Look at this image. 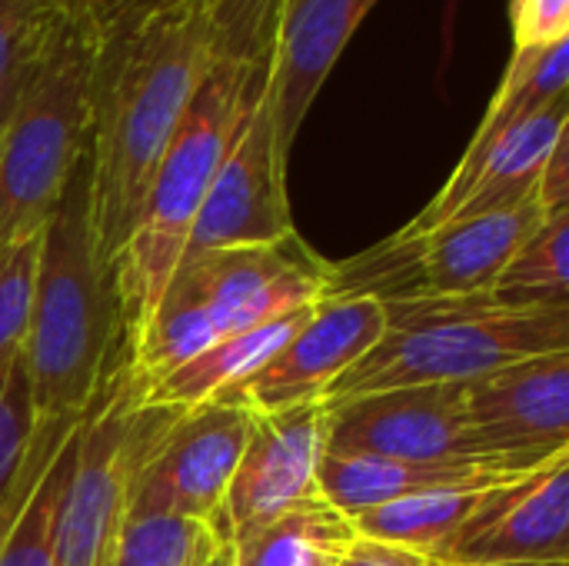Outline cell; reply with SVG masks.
Segmentation results:
<instances>
[{"instance_id":"28","label":"cell","mask_w":569,"mask_h":566,"mask_svg":"<svg viewBox=\"0 0 569 566\" xmlns=\"http://www.w3.org/2000/svg\"><path fill=\"white\" fill-rule=\"evenodd\" d=\"M513 53L569 40V0H513Z\"/></svg>"},{"instance_id":"22","label":"cell","mask_w":569,"mask_h":566,"mask_svg":"<svg viewBox=\"0 0 569 566\" xmlns=\"http://www.w3.org/2000/svg\"><path fill=\"white\" fill-rule=\"evenodd\" d=\"M493 490L497 487L407 497V500H393V504L363 510L350 520L360 537L400 544V547H410V550L430 557L450 534H457L483 507V500Z\"/></svg>"},{"instance_id":"18","label":"cell","mask_w":569,"mask_h":566,"mask_svg":"<svg viewBox=\"0 0 569 566\" xmlns=\"http://www.w3.org/2000/svg\"><path fill=\"white\" fill-rule=\"evenodd\" d=\"M310 314H313V307L267 320V324L240 330L233 337H223L150 384H140V387L123 384L127 400L133 407H153V410H180V414L197 410V407L223 397L227 390L240 387L247 377H253L307 324Z\"/></svg>"},{"instance_id":"15","label":"cell","mask_w":569,"mask_h":566,"mask_svg":"<svg viewBox=\"0 0 569 566\" xmlns=\"http://www.w3.org/2000/svg\"><path fill=\"white\" fill-rule=\"evenodd\" d=\"M373 7L377 0H277L270 90L283 157H290L297 130L323 80Z\"/></svg>"},{"instance_id":"27","label":"cell","mask_w":569,"mask_h":566,"mask_svg":"<svg viewBox=\"0 0 569 566\" xmlns=\"http://www.w3.org/2000/svg\"><path fill=\"white\" fill-rule=\"evenodd\" d=\"M40 237L20 240L0 250V364L20 357L33 307L37 264H40Z\"/></svg>"},{"instance_id":"13","label":"cell","mask_w":569,"mask_h":566,"mask_svg":"<svg viewBox=\"0 0 569 566\" xmlns=\"http://www.w3.org/2000/svg\"><path fill=\"white\" fill-rule=\"evenodd\" d=\"M427 560L457 566L569 560V450L497 487Z\"/></svg>"},{"instance_id":"21","label":"cell","mask_w":569,"mask_h":566,"mask_svg":"<svg viewBox=\"0 0 569 566\" xmlns=\"http://www.w3.org/2000/svg\"><path fill=\"white\" fill-rule=\"evenodd\" d=\"M353 537V520L323 497H313L233 537L227 547L233 566H340Z\"/></svg>"},{"instance_id":"26","label":"cell","mask_w":569,"mask_h":566,"mask_svg":"<svg viewBox=\"0 0 569 566\" xmlns=\"http://www.w3.org/2000/svg\"><path fill=\"white\" fill-rule=\"evenodd\" d=\"M80 17V0H0V87L23 80Z\"/></svg>"},{"instance_id":"3","label":"cell","mask_w":569,"mask_h":566,"mask_svg":"<svg viewBox=\"0 0 569 566\" xmlns=\"http://www.w3.org/2000/svg\"><path fill=\"white\" fill-rule=\"evenodd\" d=\"M120 344V304L113 274L93 254L80 163L43 227L33 307L20 350L40 424L83 420L123 370V360H117Z\"/></svg>"},{"instance_id":"2","label":"cell","mask_w":569,"mask_h":566,"mask_svg":"<svg viewBox=\"0 0 569 566\" xmlns=\"http://www.w3.org/2000/svg\"><path fill=\"white\" fill-rule=\"evenodd\" d=\"M277 0H227L213 60L153 173L143 210L113 264L123 357L183 260L193 220L273 60Z\"/></svg>"},{"instance_id":"23","label":"cell","mask_w":569,"mask_h":566,"mask_svg":"<svg viewBox=\"0 0 569 566\" xmlns=\"http://www.w3.org/2000/svg\"><path fill=\"white\" fill-rule=\"evenodd\" d=\"M77 430L53 454L43 477L33 484V490L27 494V500L20 504L13 520L3 527V534H0V566H57L53 564V540H57L60 504H63V494H67L70 474H73Z\"/></svg>"},{"instance_id":"32","label":"cell","mask_w":569,"mask_h":566,"mask_svg":"<svg viewBox=\"0 0 569 566\" xmlns=\"http://www.w3.org/2000/svg\"><path fill=\"white\" fill-rule=\"evenodd\" d=\"M20 83H23V80H17V83H10V87H0V133H3V123H7V117H10V110H13V100H17Z\"/></svg>"},{"instance_id":"9","label":"cell","mask_w":569,"mask_h":566,"mask_svg":"<svg viewBox=\"0 0 569 566\" xmlns=\"http://www.w3.org/2000/svg\"><path fill=\"white\" fill-rule=\"evenodd\" d=\"M297 237L287 207V157L277 143L270 70L220 160L183 254L270 247Z\"/></svg>"},{"instance_id":"14","label":"cell","mask_w":569,"mask_h":566,"mask_svg":"<svg viewBox=\"0 0 569 566\" xmlns=\"http://www.w3.org/2000/svg\"><path fill=\"white\" fill-rule=\"evenodd\" d=\"M463 394L467 417L490 450L533 460L569 450V350L477 377Z\"/></svg>"},{"instance_id":"24","label":"cell","mask_w":569,"mask_h":566,"mask_svg":"<svg viewBox=\"0 0 569 566\" xmlns=\"http://www.w3.org/2000/svg\"><path fill=\"white\" fill-rule=\"evenodd\" d=\"M569 210L547 214L543 224L510 257L493 290L510 304H569Z\"/></svg>"},{"instance_id":"17","label":"cell","mask_w":569,"mask_h":566,"mask_svg":"<svg viewBox=\"0 0 569 566\" xmlns=\"http://www.w3.org/2000/svg\"><path fill=\"white\" fill-rule=\"evenodd\" d=\"M567 120L569 103L563 97L517 123L487 150V157L460 183L443 187L397 237H423L447 220L507 210L533 197L553 147L567 137Z\"/></svg>"},{"instance_id":"19","label":"cell","mask_w":569,"mask_h":566,"mask_svg":"<svg viewBox=\"0 0 569 566\" xmlns=\"http://www.w3.org/2000/svg\"><path fill=\"white\" fill-rule=\"evenodd\" d=\"M77 427L40 424L23 357L0 364V534Z\"/></svg>"},{"instance_id":"34","label":"cell","mask_w":569,"mask_h":566,"mask_svg":"<svg viewBox=\"0 0 569 566\" xmlns=\"http://www.w3.org/2000/svg\"><path fill=\"white\" fill-rule=\"evenodd\" d=\"M217 566H233V560H230V547H223V550L217 554Z\"/></svg>"},{"instance_id":"6","label":"cell","mask_w":569,"mask_h":566,"mask_svg":"<svg viewBox=\"0 0 569 566\" xmlns=\"http://www.w3.org/2000/svg\"><path fill=\"white\" fill-rule=\"evenodd\" d=\"M90 50L80 13L17 90L0 133V250L43 234L83 163Z\"/></svg>"},{"instance_id":"33","label":"cell","mask_w":569,"mask_h":566,"mask_svg":"<svg viewBox=\"0 0 569 566\" xmlns=\"http://www.w3.org/2000/svg\"><path fill=\"white\" fill-rule=\"evenodd\" d=\"M430 566H457V564H430ZM470 566H569V560H550V564H470Z\"/></svg>"},{"instance_id":"10","label":"cell","mask_w":569,"mask_h":566,"mask_svg":"<svg viewBox=\"0 0 569 566\" xmlns=\"http://www.w3.org/2000/svg\"><path fill=\"white\" fill-rule=\"evenodd\" d=\"M327 454L383 460L510 457L490 450L473 430L463 384L397 387L327 404Z\"/></svg>"},{"instance_id":"11","label":"cell","mask_w":569,"mask_h":566,"mask_svg":"<svg viewBox=\"0 0 569 566\" xmlns=\"http://www.w3.org/2000/svg\"><path fill=\"white\" fill-rule=\"evenodd\" d=\"M383 327L387 314L377 297L330 294L253 377L217 400L237 404L253 417L327 400L330 387L383 337Z\"/></svg>"},{"instance_id":"5","label":"cell","mask_w":569,"mask_h":566,"mask_svg":"<svg viewBox=\"0 0 569 566\" xmlns=\"http://www.w3.org/2000/svg\"><path fill=\"white\" fill-rule=\"evenodd\" d=\"M330 297V264L297 237L270 247L183 254L160 304L123 357L127 387L150 384L210 344Z\"/></svg>"},{"instance_id":"12","label":"cell","mask_w":569,"mask_h":566,"mask_svg":"<svg viewBox=\"0 0 569 566\" xmlns=\"http://www.w3.org/2000/svg\"><path fill=\"white\" fill-rule=\"evenodd\" d=\"M327 457V400L263 414L250 434L223 497L217 540L257 530L280 514L320 497V464Z\"/></svg>"},{"instance_id":"31","label":"cell","mask_w":569,"mask_h":566,"mask_svg":"<svg viewBox=\"0 0 569 566\" xmlns=\"http://www.w3.org/2000/svg\"><path fill=\"white\" fill-rule=\"evenodd\" d=\"M533 197H537V203L543 207V214L569 210V140L567 137L553 147V153H550V160H547V167H543V173H540V180H537Z\"/></svg>"},{"instance_id":"8","label":"cell","mask_w":569,"mask_h":566,"mask_svg":"<svg viewBox=\"0 0 569 566\" xmlns=\"http://www.w3.org/2000/svg\"><path fill=\"white\" fill-rule=\"evenodd\" d=\"M133 460V407L127 400L123 377L117 374L77 430V457L60 504L53 564L113 566L127 520Z\"/></svg>"},{"instance_id":"25","label":"cell","mask_w":569,"mask_h":566,"mask_svg":"<svg viewBox=\"0 0 569 566\" xmlns=\"http://www.w3.org/2000/svg\"><path fill=\"white\" fill-rule=\"evenodd\" d=\"M220 550L223 544L200 520L127 514L113 566H210Z\"/></svg>"},{"instance_id":"1","label":"cell","mask_w":569,"mask_h":566,"mask_svg":"<svg viewBox=\"0 0 569 566\" xmlns=\"http://www.w3.org/2000/svg\"><path fill=\"white\" fill-rule=\"evenodd\" d=\"M223 17L227 0H183L103 37H90L87 227L93 254L110 274L213 60Z\"/></svg>"},{"instance_id":"16","label":"cell","mask_w":569,"mask_h":566,"mask_svg":"<svg viewBox=\"0 0 569 566\" xmlns=\"http://www.w3.org/2000/svg\"><path fill=\"white\" fill-rule=\"evenodd\" d=\"M567 454V450H563ZM553 460V457H550ZM547 460L527 457H447V460H383V457H340L327 454L320 464V497L340 514L357 517L363 510L447 490L507 487Z\"/></svg>"},{"instance_id":"29","label":"cell","mask_w":569,"mask_h":566,"mask_svg":"<svg viewBox=\"0 0 569 566\" xmlns=\"http://www.w3.org/2000/svg\"><path fill=\"white\" fill-rule=\"evenodd\" d=\"M173 3H183V0H80V13H83L90 37H103L150 13H160Z\"/></svg>"},{"instance_id":"7","label":"cell","mask_w":569,"mask_h":566,"mask_svg":"<svg viewBox=\"0 0 569 566\" xmlns=\"http://www.w3.org/2000/svg\"><path fill=\"white\" fill-rule=\"evenodd\" d=\"M250 420V410L223 400L183 414L133 407L137 460L127 490V514L187 517L217 534Z\"/></svg>"},{"instance_id":"35","label":"cell","mask_w":569,"mask_h":566,"mask_svg":"<svg viewBox=\"0 0 569 566\" xmlns=\"http://www.w3.org/2000/svg\"><path fill=\"white\" fill-rule=\"evenodd\" d=\"M210 566H217V557H213V560H210Z\"/></svg>"},{"instance_id":"4","label":"cell","mask_w":569,"mask_h":566,"mask_svg":"<svg viewBox=\"0 0 569 566\" xmlns=\"http://www.w3.org/2000/svg\"><path fill=\"white\" fill-rule=\"evenodd\" d=\"M383 337L327 394V404L397 387L470 384L527 357L569 350V304L477 297L380 300Z\"/></svg>"},{"instance_id":"20","label":"cell","mask_w":569,"mask_h":566,"mask_svg":"<svg viewBox=\"0 0 569 566\" xmlns=\"http://www.w3.org/2000/svg\"><path fill=\"white\" fill-rule=\"evenodd\" d=\"M569 40L550 43V47H537V50H517L510 57V67L503 73L500 90L493 93L483 123L477 127L470 147L463 150L457 170L450 173V180L443 187L460 183L483 157L487 150L510 133L517 123H523L527 117H533L537 110L557 103L567 97V80H569V60H567Z\"/></svg>"},{"instance_id":"30","label":"cell","mask_w":569,"mask_h":566,"mask_svg":"<svg viewBox=\"0 0 569 566\" xmlns=\"http://www.w3.org/2000/svg\"><path fill=\"white\" fill-rule=\"evenodd\" d=\"M340 566H430V560L410 547L387 544V540H370V537H353Z\"/></svg>"}]
</instances>
